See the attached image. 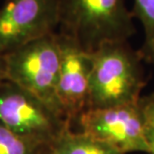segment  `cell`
Here are the masks:
<instances>
[{"instance_id": "1", "label": "cell", "mask_w": 154, "mask_h": 154, "mask_svg": "<svg viewBox=\"0 0 154 154\" xmlns=\"http://www.w3.org/2000/svg\"><path fill=\"white\" fill-rule=\"evenodd\" d=\"M142 62L128 41L104 43L92 52L87 109L137 103L146 85Z\"/></svg>"}, {"instance_id": "2", "label": "cell", "mask_w": 154, "mask_h": 154, "mask_svg": "<svg viewBox=\"0 0 154 154\" xmlns=\"http://www.w3.org/2000/svg\"><path fill=\"white\" fill-rule=\"evenodd\" d=\"M58 4L60 33L88 52L104 43L128 41L136 31L126 0H58Z\"/></svg>"}, {"instance_id": "3", "label": "cell", "mask_w": 154, "mask_h": 154, "mask_svg": "<svg viewBox=\"0 0 154 154\" xmlns=\"http://www.w3.org/2000/svg\"><path fill=\"white\" fill-rule=\"evenodd\" d=\"M5 79L20 86L66 119L57 95L60 49L51 33L4 54Z\"/></svg>"}, {"instance_id": "4", "label": "cell", "mask_w": 154, "mask_h": 154, "mask_svg": "<svg viewBox=\"0 0 154 154\" xmlns=\"http://www.w3.org/2000/svg\"><path fill=\"white\" fill-rule=\"evenodd\" d=\"M0 122L43 145H51L71 126L35 95L7 80L0 83Z\"/></svg>"}, {"instance_id": "5", "label": "cell", "mask_w": 154, "mask_h": 154, "mask_svg": "<svg viewBox=\"0 0 154 154\" xmlns=\"http://www.w3.org/2000/svg\"><path fill=\"white\" fill-rule=\"evenodd\" d=\"M76 120L81 132L109 144L123 154L149 153L139 101L108 108H88Z\"/></svg>"}, {"instance_id": "6", "label": "cell", "mask_w": 154, "mask_h": 154, "mask_svg": "<svg viewBox=\"0 0 154 154\" xmlns=\"http://www.w3.org/2000/svg\"><path fill=\"white\" fill-rule=\"evenodd\" d=\"M58 26V0H6L0 8V53L55 33Z\"/></svg>"}, {"instance_id": "7", "label": "cell", "mask_w": 154, "mask_h": 154, "mask_svg": "<svg viewBox=\"0 0 154 154\" xmlns=\"http://www.w3.org/2000/svg\"><path fill=\"white\" fill-rule=\"evenodd\" d=\"M60 67L57 95L66 119L71 123L88 107L92 52L74 38L58 32Z\"/></svg>"}, {"instance_id": "8", "label": "cell", "mask_w": 154, "mask_h": 154, "mask_svg": "<svg viewBox=\"0 0 154 154\" xmlns=\"http://www.w3.org/2000/svg\"><path fill=\"white\" fill-rule=\"evenodd\" d=\"M49 146L54 154H123L103 141L81 131H73L71 126L66 128Z\"/></svg>"}, {"instance_id": "9", "label": "cell", "mask_w": 154, "mask_h": 154, "mask_svg": "<svg viewBox=\"0 0 154 154\" xmlns=\"http://www.w3.org/2000/svg\"><path fill=\"white\" fill-rule=\"evenodd\" d=\"M131 11L144 31L143 44L138 53L143 62L154 65V0H134Z\"/></svg>"}, {"instance_id": "10", "label": "cell", "mask_w": 154, "mask_h": 154, "mask_svg": "<svg viewBox=\"0 0 154 154\" xmlns=\"http://www.w3.org/2000/svg\"><path fill=\"white\" fill-rule=\"evenodd\" d=\"M45 146L20 136L0 122V154H40Z\"/></svg>"}, {"instance_id": "11", "label": "cell", "mask_w": 154, "mask_h": 154, "mask_svg": "<svg viewBox=\"0 0 154 154\" xmlns=\"http://www.w3.org/2000/svg\"><path fill=\"white\" fill-rule=\"evenodd\" d=\"M139 104L143 115L144 135L149 149L148 154H154V92L141 96Z\"/></svg>"}, {"instance_id": "12", "label": "cell", "mask_w": 154, "mask_h": 154, "mask_svg": "<svg viewBox=\"0 0 154 154\" xmlns=\"http://www.w3.org/2000/svg\"><path fill=\"white\" fill-rule=\"evenodd\" d=\"M5 60L4 55L0 53V83L5 81Z\"/></svg>"}, {"instance_id": "13", "label": "cell", "mask_w": 154, "mask_h": 154, "mask_svg": "<svg viewBox=\"0 0 154 154\" xmlns=\"http://www.w3.org/2000/svg\"><path fill=\"white\" fill-rule=\"evenodd\" d=\"M40 154H54V152L52 151V149L50 148V146L47 145V146H45L44 148L41 150Z\"/></svg>"}]
</instances>
